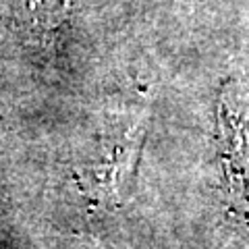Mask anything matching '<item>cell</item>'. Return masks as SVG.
Wrapping results in <instances>:
<instances>
[{"mask_svg": "<svg viewBox=\"0 0 249 249\" xmlns=\"http://www.w3.org/2000/svg\"><path fill=\"white\" fill-rule=\"evenodd\" d=\"M224 189L235 227L249 239V83L232 81L224 88L218 108Z\"/></svg>", "mask_w": 249, "mask_h": 249, "instance_id": "cell-1", "label": "cell"}, {"mask_svg": "<svg viewBox=\"0 0 249 249\" xmlns=\"http://www.w3.org/2000/svg\"><path fill=\"white\" fill-rule=\"evenodd\" d=\"M71 13L69 0H15V29L27 48L54 52Z\"/></svg>", "mask_w": 249, "mask_h": 249, "instance_id": "cell-2", "label": "cell"}]
</instances>
